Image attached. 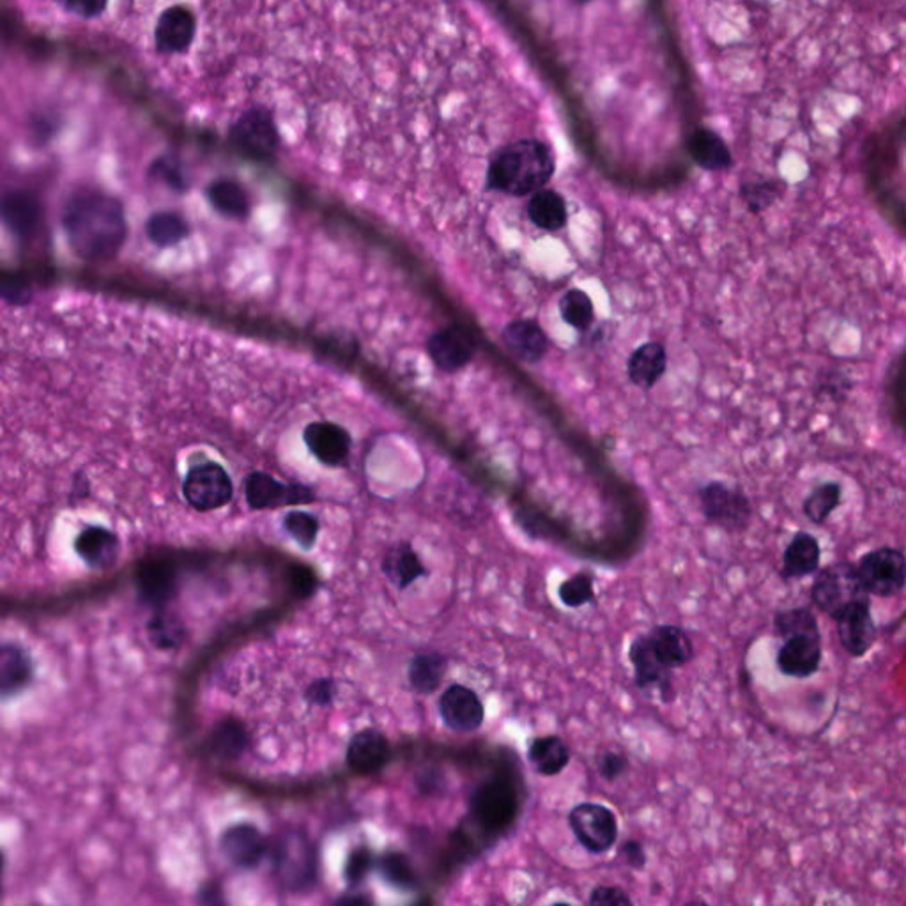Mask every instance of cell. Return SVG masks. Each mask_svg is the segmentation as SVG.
Masks as SVG:
<instances>
[{
  "label": "cell",
  "instance_id": "obj_12",
  "mask_svg": "<svg viewBox=\"0 0 906 906\" xmlns=\"http://www.w3.org/2000/svg\"><path fill=\"white\" fill-rule=\"evenodd\" d=\"M629 661L634 668V682L642 693H659L662 703L673 702V670L662 664L656 656L647 634L630 642Z\"/></svg>",
  "mask_w": 906,
  "mask_h": 906
},
{
  "label": "cell",
  "instance_id": "obj_22",
  "mask_svg": "<svg viewBox=\"0 0 906 906\" xmlns=\"http://www.w3.org/2000/svg\"><path fill=\"white\" fill-rule=\"evenodd\" d=\"M668 367V355L659 342H647L630 355L627 361V376L634 387L651 390L661 381Z\"/></svg>",
  "mask_w": 906,
  "mask_h": 906
},
{
  "label": "cell",
  "instance_id": "obj_6",
  "mask_svg": "<svg viewBox=\"0 0 906 906\" xmlns=\"http://www.w3.org/2000/svg\"><path fill=\"white\" fill-rule=\"evenodd\" d=\"M569 827L579 845L593 855H602L615 847L618 818L609 807L597 802H581L569 813Z\"/></svg>",
  "mask_w": 906,
  "mask_h": 906
},
{
  "label": "cell",
  "instance_id": "obj_37",
  "mask_svg": "<svg viewBox=\"0 0 906 906\" xmlns=\"http://www.w3.org/2000/svg\"><path fill=\"white\" fill-rule=\"evenodd\" d=\"M245 740V731H243L242 726L228 720V723H224V725H220L219 728L214 729L213 735H211V747H213L214 754L231 760V758H236L242 752Z\"/></svg>",
  "mask_w": 906,
  "mask_h": 906
},
{
  "label": "cell",
  "instance_id": "obj_40",
  "mask_svg": "<svg viewBox=\"0 0 906 906\" xmlns=\"http://www.w3.org/2000/svg\"><path fill=\"white\" fill-rule=\"evenodd\" d=\"M153 645L158 648L178 647L182 639V627L178 619L169 615H158L149 625Z\"/></svg>",
  "mask_w": 906,
  "mask_h": 906
},
{
  "label": "cell",
  "instance_id": "obj_9",
  "mask_svg": "<svg viewBox=\"0 0 906 906\" xmlns=\"http://www.w3.org/2000/svg\"><path fill=\"white\" fill-rule=\"evenodd\" d=\"M700 503L708 523L731 534L742 532L751 521V502L742 491L729 488L726 483H706L700 491Z\"/></svg>",
  "mask_w": 906,
  "mask_h": 906
},
{
  "label": "cell",
  "instance_id": "obj_26",
  "mask_svg": "<svg viewBox=\"0 0 906 906\" xmlns=\"http://www.w3.org/2000/svg\"><path fill=\"white\" fill-rule=\"evenodd\" d=\"M526 213L532 224L543 228L546 233H558L566 227L567 220H569L566 199L551 188H543L534 193L529 199Z\"/></svg>",
  "mask_w": 906,
  "mask_h": 906
},
{
  "label": "cell",
  "instance_id": "obj_29",
  "mask_svg": "<svg viewBox=\"0 0 906 906\" xmlns=\"http://www.w3.org/2000/svg\"><path fill=\"white\" fill-rule=\"evenodd\" d=\"M208 199L214 211L227 219L242 220L250 213V197L239 182L231 179H216L208 190Z\"/></svg>",
  "mask_w": 906,
  "mask_h": 906
},
{
  "label": "cell",
  "instance_id": "obj_24",
  "mask_svg": "<svg viewBox=\"0 0 906 906\" xmlns=\"http://www.w3.org/2000/svg\"><path fill=\"white\" fill-rule=\"evenodd\" d=\"M448 659L441 651H420L411 659L407 668L410 685L420 696H430L441 687L447 676Z\"/></svg>",
  "mask_w": 906,
  "mask_h": 906
},
{
  "label": "cell",
  "instance_id": "obj_47",
  "mask_svg": "<svg viewBox=\"0 0 906 906\" xmlns=\"http://www.w3.org/2000/svg\"><path fill=\"white\" fill-rule=\"evenodd\" d=\"M338 903H369V899H367V897L351 896L342 897V899H338Z\"/></svg>",
  "mask_w": 906,
  "mask_h": 906
},
{
  "label": "cell",
  "instance_id": "obj_38",
  "mask_svg": "<svg viewBox=\"0 0 906 906\" xmlns=\"http://www.w3.org/2000/svg\"><path fill=\"white\" fill-rule=\"evenodd\" d=\"M379 871L384 880L399 888L415 887V871L411 868L410 861L401 853H387L379 862Z\"/></svg>",
  "mask_w": 906,
  "mask_h": 906
},
{
  "label": "cell",
  "instance_id": "obj_42",
  "mask_svg": "<svg viewBox=\"0 0 906 906\" xmlns=\"http://www.w3.org/2000/svg\"><path fill=\"white\" fill-rule=\"evenodd\" d=\"M372 853L367 848H356L346 862V880L349 885H360L372 870Z\"/></svg>",
  "mask_w": 906,
  "mask_h": 906
},
{
  "label": "cell",
  "instance_id": "obj_19",
  "mask_svg": "<svg viewBox=\"0 0 906 906\" xmlns=\"http://www.w3.org/2000/svg\"><path fill=\"white\" fill-rule=\"evenodd\" d=\"M651 648L670 670L685 668L694 659V642L679 625H657L647 634Z\"/></svg>",
  "mask_w": 906,
  "mask_h": 906
},
{
  "label": "cell",
  "instance_id": "obj_21",
  "mask_svg": "<svg viewBox=\"0 0 906 906\" xmlns=\"http://www.w3.org/2000/svg\"><path fill=\"white\" fill-rule=\"evenodd\" d=\"M381 570L399 590H407L420 578L428 575L427 567L410 543H399L388 549Z\"/></svg>",
  "mask_w": 906,
  "mask_h": 906
},
{
  "label": "cell",
  "instance_id": "obj_11",
  "mask_svg": "<svg viewBox=\"0 0 906 906\" xmlns=\"http://www.w3.org/2000/svg\"><path fill=\"white\" fill-rule=\"evenodd\" d=\"M437 711L443 725L457 735L474 734L485 720V706L479 694L460 683H451L450 687L443 691Z\"/></svg>",
  "mask_w": 906,
  "mask_h": 906
},
{
  "label": "cell",
  "instance_id": "obj_4",
  "mask_svg": "<svg viewBox=\"0 0 906 906\" xmlns=\"http://www.w3.org/2000/svg\"><path fill=\"white\" fill-rule=\"evenodd\" d=\"M862 597H870V593L865 592L859 570L852 563H834L825 567L820 574L816 575L810 588V599L815 606L832 619L848 604Z\"/></svg>",
  "mask_w": 906,
  "mask_h": 906
},
{
  "label": "cell",
  "instance_id": "obj_20",
  "mask_svg": "<svg viewBox=\"0 0 906 906\" xmlns=\"http://www.w3.org/2000/svg\"><path fill=\"white\" fill-rule=\"evenodd\" d=\"M75 551L91 569H110L118 563L119 538L109 529L87 526L75 540Z\"/></svg>",
  "mask_w": 906,
  "mask_h": 906
},
{
  "label": "cell",
  "instance_id": "obj_15",
  "mask_svg": "<svg viewBox=\"0 0 906 906\" xmlns=\"http://www.w3.org/2000/svg\"><path fill=\"white\" fill-rule=\"evenodd\" d=\"M425 347H427L428 358L443 372H460L473 361V338L465 329L456 328V326L437 329L428 337Z\"/></svg>",
  "mask_w": 906,
  "mask_h": 906
},
{
  "label": "cell",
  "instance_id": "obj_33",
  "mask_svg": "<svg viewBox=\"0 0 906 906\" xmlns=\"http://www.w3.org/2000/svg\"><path fill=\"white\" fill-rule=\"evenodd\" d=\"M560 314L569 326L578 332L586 333L592 328L595 321V309H593L592 298L581 289H569L560 298Z\"/></svg>",
  "mask_w": 906,
  "mask_h": 906
},
{
  "label": "cell",
  "instance_id": "obj_10",
  "mask_svg": "<svg viewBox=\"0 0 906 906\" xmlns=\"http://www.w3.org/2000/svg\"><path fill=\"white\" fill-rule=\"evenodd\" d=\"M303 441L312 459L326 468H340L351 459V433L333 420L310 422L303 428Z\"/></svg>",
  "mask_w": 906,
  "mask_h": 906
},
{
  "label": "cell",
  "instance_id": "obj_31",
  "mask_svg": "<svg viewBox=\"0 0 906 906\" xmlns=\"http://www.w3.org/2000/svg\"><path fill=\"white\" fill-rule=\"evenodd\" d=\"M146 236L158 248L179 245L187 237L188 225L181 214L174 211H160L146 222Z\"/></svg>",
  "mask_w": 906,
  "mask_h": 906
},
{
  "label": "cell",
  "instance_id": "obj_3",
  "mask_svg": "<svg viewBox=\"0 0 906 906\" xmlns=\"http://www.w3.org/2000/svg\"><path fill=\"white\" fill-rule=\"evenodd\" d=\"M182 496L195 511H219L233 502L234 482L225 465L219 460H201L188 466Z\"/></svg>",
  "mask_w": 906,
  "mask_h": 906
},
{
  "label": "cell",
  "instance_id": "obj_41",
  "mask_svg": "<svg viewBox=\"0 0 906 906\" xmlns=\"http://www.w3.org/2000/svg\"><path fill=\"white\" fill-rule=\"evenodd\" d=\"M599 775L607 783H615L616 779L629 770V758L624 752L604 751L597 760Z\"/></svg>",
  "mask_w": 906,
  "mask_h": 906
},
{
  "label": "cell",
  "instance_id": "obj_5",
  "mask_svg": "<svg viewBox=\"0 0 906 906\" xmlns=\"http://www.w3.org/2000/svg\"><path fill=\"white\" fill-rule=\"evenodd\" d=\"M275 874L283 887L305 891L315 882L317 857L309 839L301 834H282L271 850Z\"/></svg>",
  "mask_w": 906,
  "mask_h": 906
},
{
  "label": "cell",
  "instance_id": "obj_45",
  "mask_svg": "<svg viewBox=\"0 0 906 906\" xmlns=\"http://www.w3.org/2000/svg\"><path fill=\"white\" fill-rule=\"evenodd\" d=\"M774 190H770L767 184H761V187H749L743 190V197H746L747 204L751 208L752 211H760L763 208L772 202L774 199Z\"/></svg>",
  "mask_w": 906,
  "mask_h": 906
},
{
  "label": "cell",
  "instance_id": "obj_16",
  "mask_svg": "<svg viewBox=\"0 0 906 906\" xmlns=\"http://www.w3.org/2000/svg\"><path fill=\"white\" fill-rule=\"evenodd\" d=\"M390 757V742L379 729H361L347 747V765L358 775L378 774L388 765Z\"/></svg>",
  "mask_w": 906,
  "mask_h": 906
},
{
  "label": "cell",
  "instance_id": "obj_1",
  "mask_svg": "<svg viewBox=\"0 0 906 906\" xmlns=\"http://www.w3.org/2000/svg\"><path fill=\"white\" fill-rule=\"evenodd\" d=\"M63 228L71 250L89 262L114 259L128 237L123 204L97 190L69 197L63 208Z\"/></svg>",
  "mask_w": 906,
  "mask_h": 906
},
{
  "label": "cell",
  "instance_id": "obj_36",
  "mask_svg": "<svg viewBox=\"0 0 906 906\" xmlns=\"http://www.w3.org/2000/svg\"><path fill=\"white\" fill-rule=\"evenodd\" d=\"M283 528L303 549H312L320 534V521L309 512L291 511L283 517Z\"/></svg>",
  "mask_w": 906,
  "mask_h": 906
},
{
  "label": "cell",
  "instance_id": "obj_35",
  "mask_svg": "<svg viewBox=\"0 0 906 906\" xmlns=\"http://www.w3.org/2000/svg\"><path fill=\"white\" fill-rule=\"evenodd\" d=\"M558 599L569 609L592 604L595 601V575L586 570L570 575L558 586Z\"/></svg>",
  "mask_w": 906,
  "mask_h": 906
},
{
  "label": "cell",
  "instance_id": "obj_46",
  "mask_svg": "<svg viewBox=\"0 0 906 906\" xmlns=\"http://www.w3.org/2000/svg\"><path fill=\"white\" fill-rule=\"evenodd\" d=\"M310 700L320 705H328L332 702L333 694H335V685L329 680H321L314 683L309 691Z\"/></svg>",
  "mask_w": 906,
  "mask_h": 906
},
{
  "label": "cell",
  "instance_id": "obj_32",
  "mask_svg": "<svg viewBox=\"0 0 906 906\" xmlns=\"http://www.w3.org/2000/svg\"><path fill=\"white\" fill-rule=\"evenodd\" d=\"M138 584H141L142 597L153 606L160 607L172 597L176 578L169 566L155 563V566L144 567L141 570Z\"/></svg>",
  "mask_w": 906,
  "mask_h": 906
},
{
  "label": "cell",
  "instance_id": "obj_17",
  "mask_svg": "<svg viewBox=\"0 0 906 906\" xmlns=\"http://www.w3.org/2000/svg\"><path fill=\"white\" fill-rule=\"evenodd\" d=\"M222 852L242 870H254L265 859L268 852V842L265 836L248 824L234 825L225 830L220 841Z\"/></svg>",
  "mask_w": 906,
  "mask_h": 906
},
{
  "label": "cell",
  "instance_id": "obj_18",
  "mask_svg": "<svg viewBox=\"0 0 906 906\" xmlns=\"http://www.w3.org/2000/svg\"><path fill=\"white\" fill-rule=\"evenodd\" d=\"M506 351L524 363H538L549 351V338L534 320H515L502 332Z\"/></svg>",
  "mask_w": 906,
  "mask_h": 906
},
{
  "label": "cell",
  "instance_id": "obj_43",
  "mask_svg": "<svg viewBox=\"0 0 906 906\" xmlns=\"http://www.w3.org/2000/svg\"><path fill=\"white\" fill-rule=\"evenodd\" d=\"M588 903L592 906H633V897L618 885H597L590 893Z\"/></svg>",
  "mask_w": 906,
  "mask_h": 906
},
{
  "label": "cell",
  "instance_id": "obj_25",
  "mask_svg": "<svg viewBox=\"0 0 906 906\" xmlns=\"http://www.w3.org/2000/svg\"><path fill=\"white\" fill-rule=\"evenodd\" d=\"M821 547L818 538L798 532L783 555V578L801 579L820 569Z\"/></svg>",
  "mask_w": 906,
  "mask_h": 906
},
{
  "label": "cell",
  "instance_id": "obj_44",
  "mask_svg": "<svg viewBox=\"0 0 906 906\" xmlns=\"http://www.w3.org/2000/svg\"><path fill=\"white\" fill-rule=\"evenodd\" d=\"M618 855L630 870L642 871L647 865V852H645L641 842L636 841V839L625 841L619 847Z\"/></svg>",
  "mask_w": 906,
  "mask_h": 906
},
{
  "label": "cell",
  "instance_id": "obj_27",
  "mask_svg": "<svg viewBox=\"0 0 906 906\" xmlns=\"http://www.w3.org/2000/svg\"><path fill=\"white\" fill-rule=\"evenodd\" d=\"M2 216L11 233L20 237H29L40 224L42 208L36 197L16 190V192L5 193Z\"/></svg>",
  "mask_w": 906,
  "mask_h": 906
},
{
  "label": "cell",
  "instance_id": "obj_7",
  "mask_svg": "<svg viewBox=\"0 0 906 906\" xmlns=\"http://www.w3.org/2000/svg\"><path fill=\"white\" fill-rule=\"evenodd\" d=\"M243 492L251 511H277L283 506L310 505L315 500L314 491L303 483L283 482L266 471L246 474Z\"/></svg>",
  "mask_w": 906,
  "mask_h": 906
},
{
  "label": "cell",
  "instance_id": "obj_2",
  "mask_svg": "<svg viewBox=\"0 0 906 906\" xmlns=\"http://www.w3.org/2000/svg\"><path fill=\"white\" fill-rule=\"evenodd\" d=\"M556 172V155L549 142L517 138L489 161L485 187L511 197L534 195L549 184Z\"/></svg>",
  "mask_w": 906,
  "mask_h": 906
},
{
  "label": "cell",
  "instance_id": "obj_8",
  "mask_svg": "<svg viewBox=\"0 0 906 906\" xmlns=\"http://www.w3.org/2000/svg\"><path fill=\"white\" fill-rule=\"evenodd\" d=\"M857 570L870 595L893 597L906 586V556L894 547H880L862 556Z\"/></svg>",
  "mask_w": 906,
  "mask_h": 906
},
{
  "label": "cell",
  "instance_id": "obj_39",
  "mask_svg": "<svg viewBox=\"0 0 906 906\" xmlns=\"http://www.w3.org/2000/svg\"><path fill=\"white\" fill-rule=\"evenodd\" d=\"M775 627H778L781 638H788L792 634L806 633V630L820 629L818 619L813 615V611L807 609V607L781 611L775 616Z\"/></svg>",
  "mask_w": 906,
  "mask_h": 906
},
{
  "label": "cell",
  "instance_id": "obj_34",
  "mask_svg": "<svg viewBox=\"0 0 906 906\" xmlns=\"http://www.w3.org/2000/svg\"><path fill=\"white\" fill-rule=\"evenodd\" d=\"M841 485L836 482L818 485L804 502V514L813 524H824L841 503Z\"/></svg>",
  "mask_w": 906,
  "mask_h": 906
},
{
  "label": "cell",
  "instance_id": "obj_23",
  "mask_svg": "<svg viewBox=\"0 0 906 906\" xmlns=\"http://www.w3.org/2000/svg\"><path fill=\"white\" fill-rule=\"evenodd\" d=\"M526 758L537 774L555 778L569 767L572 752L563 738L558 735H546L532 740Z\"/></svg>",
  "mask_w": 906,
  "mask_h": 906
},
{
  "label": "cell",
  "instance_id": "obj_28",
  "mask_svg": "<svg viewBox=\"0 0 906 906\" xmlns=\"http://www.w3.org/2000/svg\"><path fill=\"white\" fill-rule=\"evenodd\" d=\"M33 676L29 656L19 645H4L0 653V691L4 697L13 696L25 687Z\"/></svg>",
  "mask_w": 906,
  "mask_h": 906
},
{
  "label": "cell",
  "instance_id": "obj_30",
  "mask_svg": "<svg viewBox=\"0 0 906 906\" xmlns=\"http://www.w3.org/2000/svg\"><path fill=\"white\" fill-rule=\"evenodd\" d=\"M691 156L702 169L725 170L731 165V153L719 135L714 132H700L691 141Z\"/></svg>",
  "mask_w": 906,
  "mask_h": 906
},
{
  "label": "cell",
  "instance_id": "obj_14",
  "mask_svg": "<svg viewBox=\"0 0 906 906\" xmlns=\"http://www.w3.org/2000/svg\"><path fill=\"white\" fill-rule=\"evenodd\" d=\"M834 619L838 624L839 641L850 656L862 657L870 651L876 638L870 597L848 604Z\"/></svg>",
  "mask_w": 906,
  "mask_h": 906
},
{
  "label": "cell",
  "instance_id": "obj_13",
  "mask_svg": "<svg viewBox=\"0 0 906 906\" xmlns=\"http://www.w3.org/2000/svg\"><path fill=\"white\" fill-rule=\"evenodd\" d=\"M779 648L778 668L784 676L809 679L821 664L820 629L792 634Z\"/></svg>",
  "mask_w": 906,
  "mask_h": 906
}]
</instances>
